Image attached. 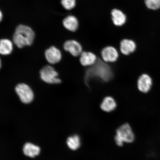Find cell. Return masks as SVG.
Listing matches in <instances>:
<instances>
[{
  "instance_id": "obj_1",
  "label": "cell",
  "mask_w": 160,
  "mask_h": 160,
  "mask_svg": "<svg viewBox=\"0 0 160 160\" xmlns=\"http://www.w3.org/2000/svg\"><path fill=\"white\" fill-rule=\"evenodd\" d=\"M111 68L101 59H98L93 65L87 70L85 76V81L88 84L92 79L97 78L103 81L108 82L113 77Z\"/></svg>"
},
{
  "instance_id": "obj_2",
  "label": "cell",
  "mask_w": 160,
  "mask_h": 160,
  "mask_svg": "<svg viewBox=\"0 0 160 160\" xmlns=\"http://www.w3.org/2000/svg\"><path fill=\"white\" fill-rule=\"evenodd\" d=\"M35 33L29 26L20 24L16 27L13 36V43L21 49L32 44L35 38Z\"/></svg>"
},
{
  "instance_id": "obj_3",
  "label": "cell",
  "mask_w": 160,
  "mask_h": 160,
  "mask_svg": "<svg viewBox=\"0 0 160 160\" xmlns=\"http://www.w3.org/2000/svg\"><path fill=\"white\" fill-rule=\"evenodd\" d=\"M117 135L115 141L117 144L122 147L124 142L132 143L134 141L135 136L131 127L128 123L125 124L119 127L116 131Z\"/></svg>"
},
{
  "instance_id": "obj_4",
  "label": "cell",
  "mask_w": 160,
  "mask_h": 160,
  "mask_svg": "<svg viewBox=\"0 0 160 160\" xmlns=\"http://www.w3.org/2000/svg\"><path fill=\"white\" fill-rule=\"evenodd\" d=\"M40 77L42 81L50 84H58L61 82L58 73L51 65L45 66L40 70Z\"/></svg>"
},
{
  "instance_id": "obj_5",
  "label": "cell",
  "mask_w": 160,
  "mask_h": 160,
  "mask_svg": "<svg viewBox=\"0 0 160 160\" xmlns=\"http://www.w3.org/2000/svg\"><path fill=\"white\" fill-rule=\"evenodd\" d=\"M15 91L22 103L27 104L33 101L34 94L32 90L27 84H18L15 88Z\"/></svg>"
},
{
  "instance_id": "obj_6",
  "label": "cell",
  "mask_w": 160,
  "mask_h": 160,
  "mask_svg": "<svg viewBox=\"0 0 160 160\" xmlns=\"http://www.w3.org/2000/svg\"><path fill=\"white\" fill-rule=\"evenodd\" d=\"M45 56L46 60L51 65L58 63L62 58L61 51L55 46H51L46 49L45 52Z\"/></svg>"
},
{
  "instance_id": "obj_7",
  "label": "cell",
  "mask_w": 160,
  "mask_h": 160,
  "mask_svg": "<svg viewBox=\"0 0 160 160\" xmlns=\"http://www.w3.org/2000/svg\"><path fill=\"white\" fill-rule=\"evenodd\" d=\"M63 49L73 57H78L82 52V48L79 42L74 40L66 41L63 45Z\"/></svg>"
},
{
  "instance_id": "obj_8",
  "label": "cell",
  "mask_w": 160,
  "mask_h": 160,
  "mask_svg": "<svg viewBox=\"0 0 160 160\" xmlns=\"http://www.w3.org/2000/svg\"><path fill=\"white\" fill-rule=\"evenodd\" d=\"M101 55L103 61L106 62H113L117 61L119 57L117 50L110 46L102 50Z\"/></svg>"
},
{
  "instance_id": "obj_9",
  "label": "cell",
  "mask_w": 160,
  "mask_h": 160,
  "mask_svg": "<svg viewBox=\"0 0 160 160\" xmlns=\"http://www.w3.org/2000/svg\"><path fill=\"white\" fill-rule=\"evenodd\" d=\"M152 80L149 76L146 74L140 76L138 81V87L140 91L147 93L151 88Z\"/></svg>"
},
{
  "instance_id": "obj_10",
  "label": "cell",
  "mask_w": 160,
  "mask_h": 160,
  "mask_svg": "<svg viewBox=\"0 0 160 160\" xmlns=\"http://www.w3.org/2000/svg\"><path fill=\"white\" fill-rule=\"evenodd\" d=\"M63 27L68 31L75 32L79 27V22L75 16L70 15L64 18L62 21Z\"/></svg>"
},
{
  "instance_id": "obj_11",
  "label": "cell",
  "mask_w": 160,
  "mask_h": 160,
  "mask_svg": "<svg viewBox=\"0 0 160 160\" xmlns=\"http://www.w3.org/2000/svg\"><path fill=\"white\" fill-rule=\"evenodd\" d=\"M97 59L96 56L91 52H83L80 55V63L84 67L93 65Z\"/></svg>"
},
{
  "instance_id": "obj_12",
  "label": "cell",
  "mask_w": 160,
  "mask_h": 160,
  "mask_svg": "<svg viewBox=\"0 0 160 160\" xmlns=\"http://www.w3.org/2000/svg\"><path fill=\"white\" fill-rule=\"evenodd\" d=\"M136 49V43L131 40L124 39L120 43V50L124 55H129L133 52Z\"/></svg>"
},
{
  "instance_id": "obj_13",
  "label": "cell",
  "mask_w": 160,
  "mask_h": 160,
  "mask_svg": "<svg viewBox=\"0 0 160 160\" xmlns=\"http://www.w3.org/2000/svg\"><path fill=\"white\" fill-rule=\"evenodd\" d=\"M112 20L116 26H121L125 23L127 18L121 10L114 9L111 12Z\"/></svg>"
},
{
  "instance_id": "obj_14",
  "label": "cell",
  "mask_w": 160,
  "mask_h": 160,
  "mask_svg": "<svg viewBox=\"0 0 160 160\" xmlns=\"http://www.w3.org/2000/svg\"><path fill=\"white\" fill-rule=\"evenodd\" d=\"M13 42L9 39L4 38L0 42V53L3 56L8 55L13 51Z\"/></svg>"
},
{
  "instance_id": "obj_15",
  "label": "cell",
  "mask_w": 160,
  "mask_h": 160,
  "mask_svg": "<svg viewBox=\"0 0 160 160\" xmlns=\"http://www.w3.org/2000/svg\"><path fill=\"white\" fill-rule=\"evenodd\" d=\"M23 151L24 154L34 158L39 154L40 149L39 147L30 143H27L23 146Z\"/></svg>"
},
{
  "instance_id": "obj_16",
  "label": "cell",
  "mask_w": 160,
  "mask_h": 160,
  "mask_svg": "<svg viewBox=\"0 0 160 160\" xmlns=\"http://www.w3.org/2000/svg\"><path fill=\"white\" fill-rule=\"evenodd\" d=\"M116 107L117 103L115 100L113 98L110 97L105 98L101 105V109L104 111L108 112L113 111L115 109Z\"/></svg>"
},
{
  "instance_id": "obj_17",
  "label": "cell",
  "mask_w": 160,
  "mask_h": 160,
  "mask_svg": "<svg viewBox=\"0 0 160 160\" xmlns=\"http://www.w3.org/2000/svg\"><path fill=\"white\" fill-rule=\"evenodd\" d=\"M67 144L70 149L75 151L81 146V140L79 136L74 135L68 138Z\"/></svg>"
},
{
  "instance_id": "obj_18",
  "label": "cell",
  "mask_w": 160,
  "mask_h": 160,
  "mask_svg": "<svg viewBox=\"0 0 160 160\" xmlns=\"http://www.w3.org/2000/svg\"><path fill=\"white\" fill-rule=\"evenodd\" d=\"M145 4L150 9L156 10L160 8V0H145Z\"/></svg>"
},
{
  "instance_id": "obj_19",
  "label": "cell",
  "mask_w": 160,
  "mask_h": 160,
  "mask_svg": "<svg viewBox=\"0 0 160 160\" xmlns=\"http://www.w3.org/2000/svg\"><path fill=\"white\" fill-rule=\"evenodd\" d=\"M61 4L64 8L69 11L74 8L76 0H61Z\"/></svg>"
},
{
  "instance_id": "obj_20",
  "label": "cell",
  "mask_w": 160,
  "mask_h": 160,
  "mask_svg": "<svg viewBox=\"0 0 160 160\" xmlns=\"http://www.w3.org/2000/svg\"><path fill=\"white\" fill-rule=\"evenodd\" d=\"M3 18V13H2V12L1 11L0 12V20H1V21H2Z\"/></svg>"
}]
</instances>
